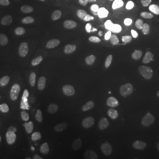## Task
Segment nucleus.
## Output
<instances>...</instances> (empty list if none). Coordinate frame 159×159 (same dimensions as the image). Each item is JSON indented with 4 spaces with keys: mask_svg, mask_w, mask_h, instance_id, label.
I'll list each match as a JSON object with an SVG mask.
<instances>
[{
    "mask_svg": "<svg viewBox=\"0 0 159 159\" xmlns=\"http://www.w3.org/2000/svg\"><path fill=\"white\" fill-rule=\"evenodd\" d=\"M127 127H130L133 138H138V141L159 143V101L138 109V111L130 117V125Z\"/></svg>",
    "mask_w": 159,
    "mask_h": 159,
    "instance_id": "4",
    "label": "nucleus"
},
{
    "mask_svg": "<svg viewBox=\"0 0 159 159\" xmlns=\"http://www.w3.org/2000/svg\"><path fill=\"white\" fill-rule=\"evenodd\" d=\"M58 24L53 0H0V27L16 34H45Z\"/></svg>",
    "mask_w": 159,
    "mask_h": 159,
    "instance_id": "2",
    "label": "nucleus"
},
{
    "mask_svg": "<svg viewBox=\"0 0 159 159\" xmlns=\"http://www.w3.org/2000/svg\"><path fill=\"white\" fill-rule=\"evenodd\" d=\"M125 64L138 77L159 80V29H146L127 40Z\"/></svg>",
    "mask_w": 159,
    "mask_h": 159,
    "instance_id": "3",
    "label": "nucleus"
},
{
    "mask_svg": "<svg viewBox=\"0 0 159 159\" xmlns=\"http://www.w3.org/2000/svg\"><path fill=\"white\" fill-rule=\"evenodd\" d=\"M74 130V106L64 93L43 90L24 98L8 111L3 135L19 154L56 151Z\"/></svg>",
    "mask_w": 159,
    "mask_h": 159,
    "instance_id": "1",
    "label": "nucleus"
}]
</instances>
